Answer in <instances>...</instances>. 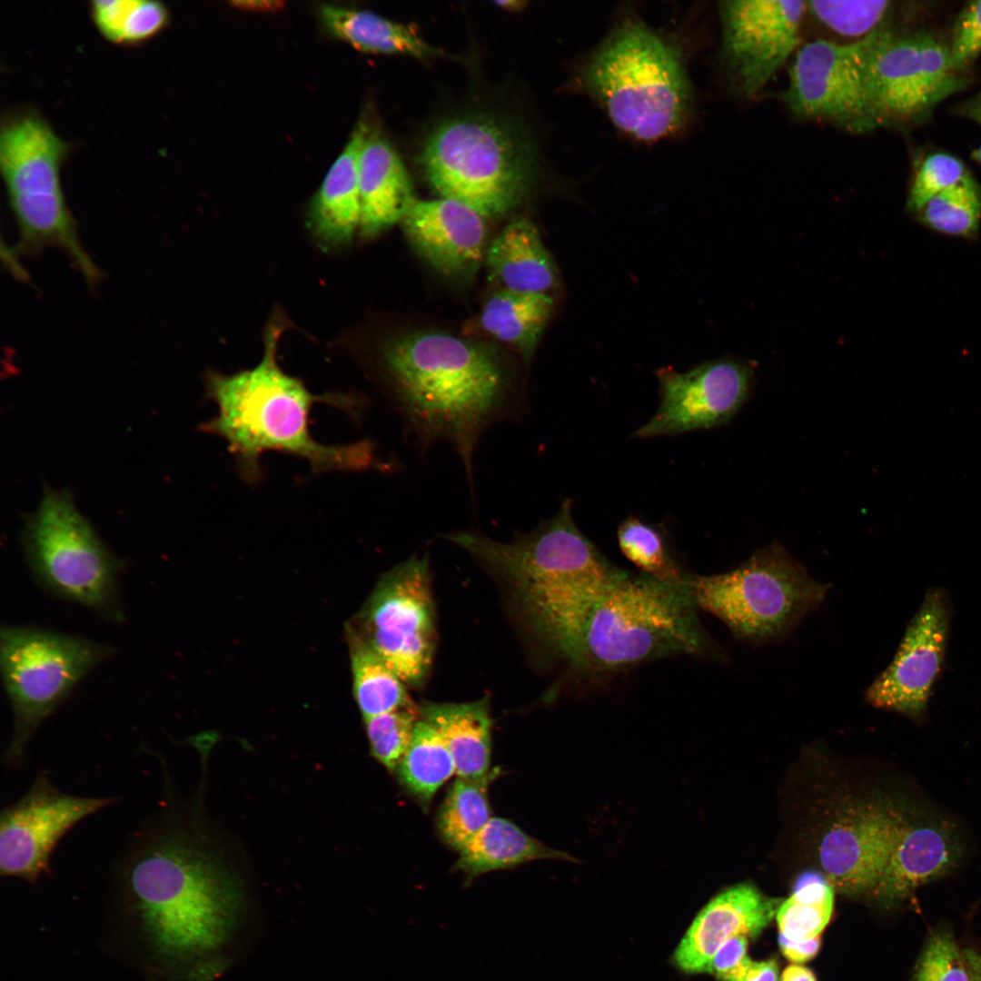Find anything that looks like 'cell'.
<instances>
[{
    "label": "cell",
    "instance_id": "32",
    "mask_svg": "<svg viewBox=\"0 0 981 981\" xmlns=\"http://www.w3.org/2000/svg\"><path fill=\"white\" fill-rule=\"evenodd\" d=\"M834 907V888L816 874L804 875L794 892L779 904L776 917L779 935L791 941L819 936L828 924Z\"/></svg>",
    "mask_w": 981,
    "mask_h": 981
},
{
    "label": "cell",
    "instance_id": "39",
    "mask_svg": "<svg viewBox=\"0 0 981 981\" xmlns=\"http://www.w3.org/2000/svg\"><path fill=\"white\" fill-rule=\"evenodd\" d=\"M968 172L953 154L938 152L926 156L910 184L906 207L917 213L933 196L958 183Z\"/></svg>",
    "mask_w": 981,
    "mask_h": 981
},
{
    "label": "cell",
    "instance_id": "2",
    "mask_svg": "<svg viewBox=\"0 0 981 981\" xmlns=\"http://www.w3.org/2000/svg\"><path fill=\"white\" fill-rule=\"evenodd\" d=\"M389 401L423 450L449 444L471 486L480 440L495 424L523 413L524 401L500 358L441 332H417L382 350Z\"/></svg>",
    "mask_w": 981,
    "mask_h": 981
},
{
    "label": "cell",
    "instance_id": "25",
    "mask_svg": "<svg viewBox=\"0 0 981 981\" xmlns=\"http://www.w3.org/2000/svg\"><path fill=\"white\" fill-rule=\"evenodd\" d=\"M486 262L503 290L547 293L556 282L553 260L535 224L527 218L508 223L490 244Z\"/></svg>",
    "mask_w": 981,
    "mask_h": 981
},
{
    "label": "cell",
    "instance_id": "5",
    "mask_svg": "<svg viewBox=\"0 0 981 981\" xmlns=\"http://www.w3.org/2000/svg\"><path fill=\"white\" fill-rule=\"evenodd\" d=\"M699 609L688 579L671 582L623 570L595 605L571 665L600 675L670 656H720Z\"/></svg>",
    "mask_w": 981,
    "mask_h": 981
},
{
    "label": "cell",
    "instance_id": "46",
    "mask_svg": "<svg viewBox=\"0 0 981 981\" xmlns=\"http://www.w3.org/2000/svg\"><path fill=\"white\" fill-rule=\"evenodd\" d=\"M956 111L959 115L981 125V92L959 105Z\"/></svg>",
    "mask_w": 981,
    "mask_h": 981
},
{
    "label": "cell",
    "instance_id": "49",
    "mask_svg": "<svg viewBox=\"0 0 981 981\" xmlns=\"http://www.w3.org/2000/svg\"><path fill=\"white\" fill-rule=\"evenodd\" d=\"M972 158L981 164V144L972 152Z\"/></svg>",
    "mask_w": 981,
    "mask_h": 981
},
{
    "label": "cell",
    "instance_id": "44",
    "mask_svg": "<svg viewBox=\"0 0 981 981\" xmlns=\"http://www.w3.org/2000/svg\"><path fill=\"white\" fill-rule=\"evenodd\" d=\"M741 981H779L778 964L775 959L751 960Z\"/></svg>",
    "mask_w": 981,
    "mask_h": 981
},
{
    "label": "cell",
    "instance_id": "29",
    "mask_svg": "<svg viewBox=\"0 0 981 981\" xmlns=\"http://www.w3.org/2000/svg\"><path fill=\"white\" fill-rule=\"evenodd\" d=\"M553 308L547 293L500 290L484 304L481 328L497 340L519 350L526 358L534 351Z\"/></svg>",
    "mask_w": 981,
    "mask_h": 981
},
{
    "label": "cell",
    "instance_id": "30",
    "mask_svg": "<svg viewBox=\"0 0 981 981\" xmlns=\"http://www.w3.org/2000/svg\"><path fill=\"white\" fill-rule=\"evenodd\" d=\"M396 770L406 789L424 804L456 773L454 760L442 738L421 718Z\"/></svg>",
    "mask_w": 981,
    "mask_h": 981
},
{
    "label": "cell",
    "instance_id": "23",
    "mask_svg": "<svg viewBox=\"0 0 981 981\" xmlns=\"http://www.w3.org/2000/svg\"><path fill=\"white\" fill-rule=\"evenodd\" d=\"M358 172L359 233L370 237L401 222L415 197L397 152L385 137L370 128L360 153Z\"/></svg>",
    "mask_w": 981,
    "mask_h": 981
},
{
    "label": "cell",
    "instance_id": "48",
    "mask_svg": "<svg viewBox=\"0 0 981 981\" xmlns=\"http://www.w3.org/2000/svg\"><path fill=\"white\" fill-rule=\"evenodd\" d=\"M496 4L499 5L501 8H504V9H507V10H510H510L516 11L519 8H522V6L524 5V3L521 2V1H513V0L499 1Z\"/></svg>",
    "mask_w": 981,
    "mask_h": 981
},
{
    "label": "cell",
    "instance_id": "12",
    "mask_svg": "<svg viewBox=\"0 0 981 981\" xmlns=\"http://www.w3.org/2000/svg\"><path fill=\"white\" fill-rule=\"evenodd\" d=\"M865 41L877 127L920 123L966 85L949 46L930 33H899L885 26Z\"/></svg>",
    "mask_w": 981,
    "mask_h": 981
},
{
    "label": "cell",
    "instance_id": "26",
    "mask_svg": "<svg viewBox=\"0 0 981 981\" xmlns=\"http://www.w3.org/2000/svg\"><path fill=\"white\" fill-rule=\"evenodd\" d=\"M421 718L441 735L460 778H489L491 720L489 698L468 703H431L420 708Z\"/></svg>",
    "mask_w": 981,
    "mask_h": 981
},
{
    "label": "cell",
    "instance_id": "36",
    "mask_svg": "<svg viewBox=\"0 0 981 981\" xmlns=\"http://www.w3.org/2000/svg\"><path fill=\"white\" fill-rule=\"evenodd\" d=\"M622 554L643 574L660 580L684 582L683 573L669 556L661 533L637 517H629L618 528Z\"/></svg>",
    "mask_w": 981,
    "mask_h": 981
},
{
    "label": "cell",
    "instance_id": "27",
    "mask_svg": "<svg viewBox=\"0 0 981 981\" xmlns=\"http://www.w3.org/2000/svg\"><path fill=\"white\" fill-rule=\"evenodd\" d=\"M318 15L325 29L357 50L427 59L441 54L417 30L370 11L322 4Z\"/></svg>",
    "mask_w": 981,
    "mask_h": 981
},
{
    "label": "cell",
    "instance_id": "35",
    "mask_svg": "<svg viewBox=\"0 0 981 981\" xmlns=\"http://www.w3.org/2000/svg\"><path fill=\"white\" fill-rule=\"evenodd\" d=\"M892 2L877 1H807L806 16L818 22L842 42L861 40L885 27Z\"/></svg>",
    "mask_w": 981,
    "mask_h": 981
},
{
    "label": "cell",
    "instance_id": "8",
    "mask_svg": "<svg viewBox=\"0 0 981 981\" xmlns=\"http://www.w3.org/2000/svg\"><path fill=\"white\" fill-rule=\"evenodd\" d=\"M420 162L444 198L483 217L503 215L526 196L534 163L526 144L506 126L480 116L451 119L427 138Z\"/></svg>",
    "mask_w": 981,
    "mask_h": 981
},
{
    "label": "cell",
    "instance_id": "41",
    "mask_svg": "<svg viewBox=\"0 0 981 981\" xmlns=\"http://www.w3.org/2000/svg\"><path fill=\"white\" fill-rule=\"evenodd\" d=\"M949 46L953 62L962 71L981 52V0L968 3L960 12Z\"/></svg>",
    "mask_w": 981,
    "mask_h": 981
},
{
    "label": "cell",
    "instance_id": "9",
    "mask_svg": "<svg viewBox=\"0 0 981 981\" xmlns=\"http://www.w3.org/2000/svg\"><path fill=\"white\" fill-rule=\"evenodd\" d=\"M23 550L46 591L122 622L119 578L124 567L76 508L68 489L45 486L36 510L25 518Z\"/></svg>",
    "mask_w": 981,
    "mask_h": 981
},
{
    "label": "cell",
    "instance_id": "18",
    "mask_svg": "<svg viewBox=\"0 0 981 981\" xmlns=\"http://www.w3.org/2000/svg\"><path fill=\"white\" fill-rule=\"evenodd\" d=\"M949 627L943 590L929 589L910 619L894 659L866 692L872 706L920 721L941 670Z\"/></svg>",
    "mask_w": 981,
    "mask_h": 981
},
{
    "label": "cell",
    "instance_id": "40",
    "mask_svg": "<svg viewBox=\"0 0 981 981\" xmlns=\"http://www.w3.org/2000/svg\"><path fill=\"white\" fill-rule=\"evenodd\" d=\"M168 21V9L159 1L123 0L113 43H142L159 34Z\"/></svg>",
    "mask_w": 981,
    "mask_h": 981
},
{
    "label": "cell",
    "instance_id": "16",
    "mask_svg": "<svg viewBox=\"0 0 981 981\" xmlns=\"http://www.w3.org/2000/svg\"><path fill=\"white\" fill-rule=\"evenodd\" d=\"M722 52L738 91L757 97L801 45L807 1L720 4Z\"/></svg>",
    "mask_w": 981,
    "mask_h": 981
},
{
    "label": "cell",
    "instance_id": "20",
    "mask_svg": "<svg viewBox=\"0 0 981 981\" xmlns=\"http://www.w3.org/2000/svg\"><path fill=\"white\" fill-rule=\"evenodd\" d=\"M902 805L868 804L852 810L825 834L820 865L834 890L869 893L880 879L895 846Z\"/></svg>",
    "mask_w": 981,
    "mask_h": 981
},
{
    "label": "cell",
    "instance_id": "11",
    "mask_svg": "<svg viewBox=\"0 0 981 981\" xmlns=\"http://www.w3.org/2000/svg\"><path fill=\"white\" fill-rule=\"evenodd\" d=\"M114 649L80 636L23 625H2L0 669L13 732L3 756L8 767L23 763L41 725Z\"/></svg>",
    "mask_w": 981,
    "mask_h": 981
},
{
    "label": "cell",
    "instance_id": "19",
    "mask_svg": "<svg viewBox=\"0 0 981 981\" xmlns=\"http://www.w3.org/2000/svg\"><path fill=\"white\" fill-rule=\"evenodd\" d=\"M965 855V843L951 819L925 805H902L895 846L870 894L886 905L904 902L919 887L953 872Z\"/></svg>",
    "mask_w": 981,
    "mask_h": 981
},
{
    "label": "cell",
    "instance_id": "15",
    "mask_svg": "<svg viewBox=\"0 0 981 981\" xmlns=\"http://www.w3.org/2000/svg\"><path fill=\"white\" fill-rule=\"evenodd\" d=\"M117 801L64 792L45 771L38 772L26 793L1 812V875L36 882L49 874L52 854L64 836Z\"/></svg>",
    "mask_w": 981,
    "mask_h": 981
},
{
    "label": "cell",
    "instance_id": "3",
    "mask_svg": "<svg viewBox=\"0 0 981 981\" xmlns=\"http://www.w3.org/2000/svg\"><path fill=\"white\" fill-rule=\"evenodd\" d=\"M283 325L271 322L264 335L262 360L251 369L233 374L207 372L208 399L217 414L200 430L227 443L241 477L254 485L263 478L261 456L277 451L307 461L314 473L330 471H392L370 440L326 445L312 437L309 414L317 402H327L357 415L362 401L343 394L315 395L297 377L278 364L277 351Z\"/></svg>",
    "mask_w": 981,
    "mask_h": 981
},
{
    "label": "cell",
    "instance_id": "47",
    "mask_svg": "<svg viewBox=\"0 0 981 981\" xmlns=\"http://www.w3.org/2000/svg\"><path fill=\"white\" fill-rule=\"evenodd\" d=\"M232 5L241 9L248 10H260V11H277L283 5L282 2L274 1H249V2H233Z\"/></svg>",
    "mask_w": 981,
    "mask_h": 981
},
{
    "label": "cell",
    "instance_id": "1",
    "mask_svg": "<svg viewBox=\"0 0 981 981\" xmlns=\"http://www.w3.org/2000/svg\"><path fill=\"white\" fill-rule=\"evenodd\" d=\"M115 862V878L153 954L183 966L225 944L243 892L165 795Z\"/></svg>",
    "mask_w": 981,
    "mask_h": 981
},
{
    "label": "cell",
    "instance_id": "38",
    "mask_svg": "<svg viewBox=\"0 0 981 981\" xmlns=\"http://www.w3.org/2000/svg\"><path fill=\"white\" fill-rule=\"evenodd\" d=\"M420 718L419 708L411 704L364 719L371 754L388 770L397 769Z\"/></svg>",
    "mask_w": 981,
    "mask_h": 981
},
{
    "label": "cell",
    "instance_id": "33",
    "mask_svg": "<svg viewBox=\"0 0 981 981\" xmlns=\"http://www.w3.org/2000/svg\"><path fill=\"white\" fill-rule=\"evenodd\" d=\"M489 778H458L450 788L438 818L439 830L451 847L461 850L490 818L487 798Z\"/></svg>",
    "mask_w": 981,
    "mask_h": 981
},
{
    "label": "cell",
    "instance_id": "31",
    "mask_svg": "<svg viewBox=\"0 0 981 981\" xmlns=\"http://www.w3.org/2000/svg\"><path fill=\"white\" fill-rule=\"evenodd\" d=\"M353 691L364 719L411 705L404 683L357 634L351 638Z\"/></svg>",
    "mask_w": 981,
    "mask_h": 981
},
{
    "label": "cell",
    "instance_id": "4",
    "mask_svg": "<svg viewBox=\"0 0 981 981\" xmlns=\"http://www.w3.org/2000/svg\"><path fill=\"white\" fill-rule=\"evenodd\" d=\"M571 508L563 500L552 518L510 542L469 530L443 536L507 583L531 632L570 665L595 605L623 571L579 530Z\"/></svg>",
    "mask_w": 981,
    "mask_h": 981
},
{
    "label": "cell",
    "instance_id": "37",
    "mask_svg": "<svg viewBox=\"0 0 981 981\" xmlns=\"http://www.w3.org/2000/svg\"><path fill=\"white\" fill-rule=\"evenodd\" d=\"M974 959L958 946L953 931L939 926L930 932L917 958L914 981H978Z\"/></svg>",
    "mask_w": 981,
    "mask_h": 981
},
{
    "label": "cell",
    "instance_id": "21",
    "mask_svg": "<svg viewBox=\"0 0 981 981\" xmlns=\"http://www.w3.org/2000/svg\"><path fill=\"white\" fill-rule=\"evenodd\" d=\"M483 216L455 200L414 199L401 223L416 251L447 276L471 273L482 261L486 226Z\"/></svg>",
    "mask_w": 981,
    "mask_h": 981
},
{
    "label": "cell",
    "instance_id": "13",
    "mask_svg": "<svg viewBox=\"0 0 981 981\" xmlns=\"http://www.w3.org/2000/svg\"><path fill=\"white\" fill-rule=\"evenodd\" d=\"M359 619L355 634L404 684L421 685L436 639L428 560L412 556L383 575Z\"/></svg>",
    "mask_w": 981,
    "mask_h": 981
},
{
    "label": "cell",
    "instance_id": "10",
    "mask_svg": "<svg viewBox=\"0 0 981 981\" xmlns=\"http://www.w3.org/2000/svg\"><path fill=\"white\" fill-rule=\"evenodd\" d=\"M688 585L699 609L754 644L783 639L820 606L828 590L778 543L730 571L689 575Z\"/></svg>",
    "mask_w": 981,
    "mask_h": 981
},
{
    "label": "cell",
    "instance_id": "24",
    "mask_svg": "<svg viewBox=\"0 0 981 981\" xmlns=\"http://www.w3.org/2000/svg\"><path fill=\"white\" fill-rule=\"evenodd\" d=\"M369 128L358 123L310 203V227L324 245L347 243L360 229L359 157Z\"/></svg>",
    "mask_w": 981,
    "mask_h": 981
},
{
    "label": "cell",
    "instance_id": "28",
    "mask_svg": "<svg viewBox=\"0 0 981 981\" xmlns=\"http://www.w3.org/2000/svg\"><path fill=\"white\" fill-rule=\"evenodd\" d=\"M539 859L580 862L569 853L551 848L530 837L511 821L491 818L483 829L460 850L454 868L472 878Z\"/></svg>",
    "mask_w": 981,
    "mask_h": 981
},
{
    "label": "cell",
    "instance_id": "42",
    "mask_svg": "<svg viewBox=\"0 0 981 981\" xmlns=\"http://www.w3.org/2000/svg\"><path fill=\"white\" fill-rule=\"evenodd\" d=\"M747 936H736L727 940L713 956L708 973L719 981H741L751 961L748 956Z\"/></svg>",
    "mask_w": 981,
    "mask_h": 981
},
{
    "label": "cell",
    "instance_id": "45",
    "mask_svg": "<svg viewBox=\"0 0 981 981\" xmlns=\"http://www.w3.org/2000/svg\"><path fill=\"white\" fill-rule=\"evenodd\" d=\"M779 981H818L815 973L808 967L791 964L782 972Z\"/></svg>",
    "mask_w": 981,
    "mask_h": 981
},
{
    "label": "cell",
    "instance_id": "6",
    "mask_svg": "<svg viewBox=\"0 0 981 981\" xmlns=\"http://www.w3.org/2000/svg\"><path fill=\"white\" fill-rule=\"evenodd\" d=\"M580 78L613 124L637 140L675 134L690 115L680 50L639 19L623 20L585 61Z\"/></svg>",
    "mask_w": 981,
    "mask_h": 981
},
{
    "label": "cell",
    "instance_id": "7",
    "mask_svg": "<svg viewBox=\"0 0 981 981\" xmlns=\"http://www.w3.org/2000/svg\"><path fill=\"white\" fill-rule=\"evenodd\" d=\"M68 144L41 116L8 119L0 133V170L18 229V250L28 255L64 251L89 285L101 272L84 251L66 205L60 170Z\"/></svg>",
    "mask_w": 981,
    "mask_h": 981
},
{
    "label": "cell",
    "instance_id": "34",
    "mask_svg": "<svg viewBox=\"0 0 981 981\" xmlns=\"http://www.w3.org/2000/svg\"><path fill=\"white\" fill-rule=\"evenodd\" d=\"M915 214L934 232L973 238L981 222V189L967 173L958 183L930 198Z\"/></svg>",
    "mask_w": 981,
    "mask_h": 981
},
{
    "label": "cell",
    "instance_id": "22",
    "mask_svg": "<svg viewBox=\"0 0 981 981\" xmlns=\"http://www.w3.org/2000/svg\"><path fill=\"white\" fill-rule=\"evenodd\" d=\"M777 900L748 884L731 887L714 897L698 914L675 951L676 965L687 973H708L718 949L729 938H754L771 922Z\"/></svg>",
    "mask_w": 981,
    "mask_h": 981
},
{
    "label": "cell",
    "instance_id": "43",
    "mask_svg": "<svg viewBox=\"0 0 981 981\" xmlns=\"http://www.w3.org/2000/svg\"><path fill=\"white\" fill-rule=\"evenodd\" d=\"M783 956L794 964L805 963L814 958L821 946L819 936L805 941H791L782 935L778 937Z\"/></svg>",
    "mask_w": 981,
    "mask_h": 981
},
{
    "label": "cell",
    "instance_id": "14",
    "mask_svg": "<svg viewBox=\"0 0 981 981\" xmlns=\"http://www.w3.org/2000/svg\"><path fill=\"white\" fill-rule=\"evenodd\" d=\"M783 100L794 116L852 133L877 127L871 102L865 38L816 39L792 56Z\"/></svg>",
    "mask_w": 981,
    "mask_h": 981
},
{
    "label": "cell",
    "instance_id": "17",
    "mask_svg": "<svg viewBox=\"0 0 981 981\" xmlns=\"http://www.w3.org/2000/svg\"><path fill=\"white\" fill-rule=\"evenodd\" d=\"M660 404L633 436L640 439L708 429L729 421L748 399L752 370L741 362L717 360L686 372H658Z\"/></svg>",
    "mask_w": 981,
    "mask_h": 981
}]
</instances>
